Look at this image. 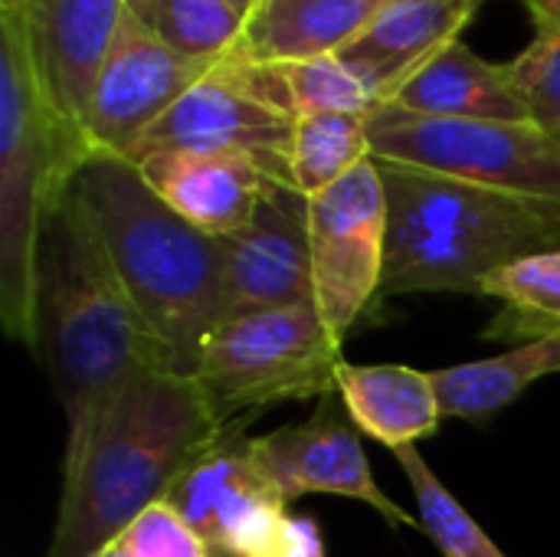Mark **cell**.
Instances as JSON below:
<instances>
[{
  "label": "cell",
  "mask_w": 560,
  "mask_h": 557,
  "mask_svg": "<svg viewBox=\"0 0 560 557\" xmlns=\"http://www.w3.org/2000/svg\"><path fill=\"white\" fill-rule=\"evenodd\" d=\"M512 79L528 105V115L548 135L560 131V30H538L535 43L512 62Z\"/></svg>",
  "instance_id": "26"
},
{
  "label": "cell",
  "mask_w": 560,
  "mask_h": 557,
  "mask_svg": "<svg viewBox=\"0 0 560 557\" xmlns=\"http://www.w3.org/2000/svg\"><path fill=\"white\" fill-rule=\"evenodd\" d=\"M148 26L174 53L217 62L240 46L246 20L226 0H154Z\"/></svg>",
  "instance_id": "25"
},
{
  "label": "cell",
  "mask_w": 560,
  "mask_h": 557,
  "mask_svg": "<svg viewBox=\"0 0 560 557\" xmlns=\"http://www.w3.org/2000/svg\"><path fill=\"white\" fill-rule=\"evenodd\" d=\"M66 190L95 227L118 279L167 348L174 374L194 378L223 325V246L174 213L121 154L92 151Z\"/></svg>",
  "instance_id": "3"
},
{
  "label": "cell",
  "mask_w": 560,
  "mask_h": 557,
  "mask_svg": "<svg viewBox=\"0 0 560 557\" xmlns=\"http://www.w3.org/2000/svg\"><path fill=\"white\" fill-rule=\"evenodd\" d=\"M82 158L52 125L23 23L0 0V322L3 332L33 348V292L39 230L59 204Z\"/></svg>",
  "instance_id": "5"
},
{
  "label": "cell",
  "mask_w": 560,
  "mask_h": 557,
  "mask_svg": "<svg viewBox=\"0 0 560 557\" xmlns=\"http://www.w3.org/2000/svg\"><path fill=\"white\" fill-rule=\"evenodd\" d=\"M548 374H560V332L525 341L495 358L440 368L433 371V384L443 417L482 423Z\"/></svg>",
  "instance_id": "20"
},
{
  "label": "cell",
  "mask_w": 560,
  "mask_h": 557,
  "mask_svg": "<svg viewBox=\"0 0 560 557\" xmlns=\"http://www.w3.org/2000/svg\"><path fill=\"white\" fill-rule=\"evenodd\" d=\"M151 190L207 236L240 233L266 200L276 181L243 154L223 151H158L138 161Z\"/></svg>",
  "instance_id": "15"
},
{
  "label": "cell",
  "mask_w": 560,
  "mask_h": 557,
  "mask_svg": "<svg viewBox=\"0 0 560 557\" xmlns=\"http://www.w3.org/2000/svg\"><path fill=\"white\" fill-rule=\"evenodd\" d=\"M538 30H560V0H525Z\"/></svg>",
  "instance_id": "29"
},
{
  "label": "cell",
  "mask_w": 560,
  "mask_h": 557,
  "mask_svg": "<svg viewBox=\"0 0 560 557\" xmlns=\"http://www.w3.org/2000/svg\"><path fill=\"white\" fill-rule=\"evenodd\" d=\"M210 66L213 62L187 59L164 46L158 33L125 7L89 92L82 121L89 151L125 158Z\"/></svg>",
  "instance_id": "10"
},
{
  "label": "cell",
  "mask_w": 560,
  "mask_h": 557,
  "mask_svg": "<svg viewBox=\"0 0 560 557\" xmlns=\"http://www.w3.org/2000/svg\"><path fill=\"white\" fill-rule=\"evenodd\" d=\"M335 394L341 397L348 420L390 453L417 446L443 423L433 371L341 361L335 371Z\"/></svg>",
  "instance_id": "17"
},
{
  "label": "cell",
  "mask_w": 560,
  "mask_h": 557,
  "mask_svg": "<svg viewBox=\"0 0 560 557\" xmlns=\"http://www.w3.org/2000/svg\"><path fill=\"white\" fill-rule=\"evenodd\" d=\"M233 423V420H230ZM197 378L154 371L105 410L82 453L66 463L46 557H95L141 512L164 502L230 427Z\"/></svg>",
  "instance_id": "2"
},
{
  "label": "cell",
  "mask_w": 560,
  "mask_h": 557,
  "mask_svg": "<svg viewBox=\"0 0 560 557\" xmlns=\"http://www.w3.org/2000/svg\"><path fill=\"white\" fill-rule=\"evenodd\" d=\"M371 135L368 115H345V112H318L299 115L292 135L289 171L295 190L305 197L331 187L364 161H371Z\"/></svg>",
  "instance_id": "22"
},
{
  "label": "cell",
  "mask_w": 560,
  "mask_h": 557,
  "mask_svg": "<svg viewBox=\"0 0 560 557\" xmlns=\"http://www.w3.org/2000/svg\"><path fill=\"white\" fill-rule=\"evenodd\" d=\"M118 538L131 557H210L200 535L167 502L141 512Z\"/></svg>",
  "instance_id": "27"
},
{
  "label": "cell",
  "mask_w": 560,
  "mask_h": 557,
  "mask_svg": "<svg viewBox=\"0 0 560 557\" xmlns=\"http://www.w3.org/2000/svg\"><path fill=\"white\" fill-rule=\"evenodd\" d=\"M555 138H558V141H560V131H558V135H555Z\"/></svg>",
  "instance_id": "33"
},
{
  "label": "cell",
  "mask_w": 560,
  "mask_h": 557,
  "mask_svg": "<svg viewBox=\"0 0 560 557\" xmlns=\"http://www.w3.org/2000/svg\"><path fill=\"white\" fill-rule=\"evenodd\" d=\"M95 557H131V552L125 548V542H121V538H112V542H108V545H105V548H102Z\"/></svg>",
  "instance_id": "32"
},
{
  "label": "cell",
  "mask_w": 560,
  "mask_h": 557,
  "mask_svg": "<svg viewBox=\"0 0 560 557\" xmlns=\"http://www.w3.org/2000/svg\"><path fill=\"white\" fill-rule=\"evenodd\" d=\"M479 7V0H387L371 26L341 49V56L377 82L387 105L394 89L413 69L446 43L459 39V30Z\"/></svg>",
  "instance_id": "18"
},
{
  "label": "cell",
  "mask_w": 560,
  "mask_h": 557,
  "mask_svg": "<svg viewBox=\"0 0 560 557\" xmlns=\"http://www.w3.org/2000/svg\"><path fill=\"white\" fill-rule=\"evenodd\" d=\"M368 135L381 161L560 207V141L535 121L430 118L381 105L368 115Z\"/></svg>",
  "instance_id": "7"
},
{
  "label": "cell",
  "mask_w": 560,
  "mask_h": 557,
  "mask_svg": "<svg viewBox=\"0 0 560 557\" xmlns=\"http://www.w3.org/2000/svg\"><path fill=\"white\" fill-rule=\"evenodd\" d=\"M387 194L384 292L482 295L492 272L560 250V207L374 158Z\"/></svg>",
  "instance_id": "4"
},
{
  "label": "cell",
  "mask_w": 560,
  "mask_h": 557,
  "mask_svg": "<svg viewBox=\"0 0 560 557\" xmlns=\"http://www.w3.org/2000/svg\"><path fill=\"white\" fill-rule=\"evenodd\" d=\"M394 460L400 463L413 489L423 532L433 538L443 557H505L499 545L486 535V529L463 509V502L433 476L430 463L417 446L397 450Z\"/></svg>",
  "instance_id": "23"
},
{
  "label": "cell",
  "mask_w": 560,
  "mask_h": 557,
  "mask_svg": "<svg viewBox=\"0 0 560 557\" xmlns=\"http://www.w3.org/2000/svg\"><path fill=\"white\" fill-rule=\"evenodd\" d=\"M207 545L210 557H259L285 515V499L262 473L246 417H236L220 443L187 469L164 499Z\"/></svg>",
  "instance_id": "11"
},
{
  "label": "cell",
  "mask_w": 560,
  "mask_h": 557,
  "mask_svg": "<svg viewBox=\"0 0 560 557\" xmlns=\"http://www.w3.org/2000/svg\"><path fill=\"white\" fill-rule=\"evenodd\" d=\"M479 3H486V0H479Z\"/></svg>",
  "instance_id": "34"
},
{
  "label": "cell",
  "mask_w": 560,
  "mask_h": 557,
  "mask_svg": "<svg viewBox=\"0 0 560 557\" xmlns=\"http://www.w3.org/2000/svg\"><path fill=\"white\" fill-rule=\"evenodd\" d=\"M259 557H325V542L318 522L305 515H282L272 535L266 538Z\"/></svg>",
  "instance_id": "28"
},
{
  "label": "cell",
  "mask_w": 560,
  "mask_h": 557,
  "mask_svg": "<svg viewBox=\"0 0 560 557\" xmlns=\"http://www.w3.org/2000/svg\"><path fill=\"white\" fill-rule=\"evenodd\" d=\"M387 0H266L243 30L240 53L253 62H299L351 46Z\"/></svg>",
  "instance_id": "19"
},
{
  "label": "cell",
  "mask_w": 560,
  "mask_h": 557,
  "mask_svg": "<svg viewBox=\"0 0 560 557\" xmlns=\"http://www.w3.org/2000/svg\"><path fill=\"white\" fill-rule=\"evenodd\" d=\"M308 250L315 305L345 341L371 299L384 292L387 194L374 158L308 197Z\"/></svg>",
  "instance_id": "9"
},
{
  "label": "cell",
  "mask_w": 560,
  "mask_h": 557,
  "mask_svg": "<svg viewBox=\"0 0 560 557\" xmlns=\"http://www.w3.org/2000/svg\"><path fill=\"white\" fill-rule=\"evenodd\" d=\"M358 433L361 430L335 414L331 401H325L312 420L253 437V453L285 502L312 492L345 496L371 506L397 529H420V515H410L407 509L390 502L387 492L377 486Z\"/></svg>",
  "instance_id": "14"
},
{
  "label": "cell",
  "mask_w": 560,
  "mask_h": 557,
  "mask_svg": "<svg viewBox=\"0 0 560 557\" xmlns=\"http://www.w3.org/2000/svg\"><path fill=\"white\" fill-rule=\"evenodd\" d=\"M223 246V322L315 302L308 197L276 184L256 217Z\"/></svg>",
  "instance_id": "13"
},
{
  "label": "cell",
  "mask_w": 560,
  "mask_h": 557,
  "mask_svg": "<svg viewBox=\"0 0 560 557\" xmlns=\"http://www.w3.org/2000/svg\"><path fill=\"white\" fill-rule=\"evenodd\" d=\"M125 7L135 13V16H141L144 23L151 20V10H154V0H125Z\"/></svg>",
  "instance_id": "31"
},
{
  "label": "cell",
  "mask_w": 560,
  "mask_h": 557,
  "mask_svg": "<svg viewBox=\"0 0 560 557\" xmlns=\"http://www.w3.org/2000/svg\"><path fill=\"white\" fill-rule=\"evenodd\" d=\"M279 72L289 85L299 115H318V112L371 115L384 105V92L377 89V82L341 53L282 62Z\"/></svg>",
  "instance_id": "24"
},
{
  "label": "cell",
  "mask_w": 560,
  "mask_h": 557,
  "mask_svg": "<svg viewBox=\"0 0 560 557\" xmlns=\"http://www.w3.org/2000/svg\"><path fill=\"white\" fill-rule=\"evenodd\" d=\"M226 3H230V7H233V10H236L243 20H246V23H249V20H253V13L259 10V3H262V0H226Z\"/></svg>",
  "instance_id": "30"
},
{
  "label": "cell",
  "mask_w": 560,
  "mask_h": 557,
  "mask_svg": "<svg viewBox=\"0 0 560 557\" xmlns=\"http://www.w3.org/2000/svg\"><path fill=\"white\" fill-rule=\"evenodd\" d=\"M33 351L66 410V463L95 433L118 394L154 371H171L167 348L118 279L79 200L62 190L39 230Z\"/></svg>",
  "instance_id": "1"
},
{
  "label": "cell",
  "mask_w": 560,
  "mask_h": 557,
  "mask_svg": "<svg viewBox=\"0 0 560 557\" xmlns=\"http://www.w3.org/2000/svg\"><path fill=\"white\" fill-rule=\"evenodd\" d=\"M295 121L299 112L279 66L253 62L233 49L217 59L125 158L138 164L158 151H223L253 158L276 181L292 184L289 154Z\"/></svg>",
  "instance_id": "8"
},
{
  "label": "cell",
  "mask_w": 560,
  "mask_h": 557,
  "mask_svg": "<svg viewBox=\"0 0 560 557\" xmlns=\"http://www.w3.org/2000/svg\"><path fill=\"white\" fill-rule=\"evenodd\" d=\"M482 295L505 302L502 315L486 332L489 338L535 341L555 335L560 332V250L525 256L492 272Z\"/></svg>",
  "instance_id": "21"
},
{
  "label": "cell",
  "mask_w": 560,
  "mask_h": 557,
  "mask_svg": "<svg viewBox=\"0 0 560 557\" xmlns=\"http://www.w3.org/2000/svg\"><path fill=\"white\" fill-rule=\"evenodd\" d=\"M341 361V338L305 302L223 322L194 378L230 423L272 404L331 397Z\"/></svg>",
  "instance_id": "6"
},
{
  "label": "cell",
  "mask_w": 560,
  "mask_h": 557,
  "mask_svg": "<svg viewBox=\"0 0 560 557\" xmlns=\"http://www.w3.org/2000/svg\"><path fill=\"white\" fill-rule=\"evenodd\" d=\"M262 3H266V0H262Z\"/></svg>",
  "instance_id": "35"
},
{
  "label": "cell",
  "mask_w": 560,
  "mask_h": 557,
  "mask_svg": "<svg viewBox=\"0 0 560 557\" xmlns=\"http://www.w3.org/2000/svg\"><path fill=\"white\" fill-rule=\"evenodd\" d=\"M16 10L43 105L75 158H89L82 135L89 92L125 13V0H3Z\"/></svg>",
  "instance_id": "12"
},
{
  "label": "cell",
  "mask_w": 560,
  "mask_h": 557,
  "mask_svg": "<svg viewBox=\"0 0 560 557\" xmlns=\"http://www.w3.org/2000/svg\"><path fill=\"white\" fill-rule=\"evenodd\" d=\"M387 105L430 118L532 121L509 62H489L463 39L446 43L420 69H413L394 89Z\"/></svg>",
  "instance_id": "16"
}]
</instances>
